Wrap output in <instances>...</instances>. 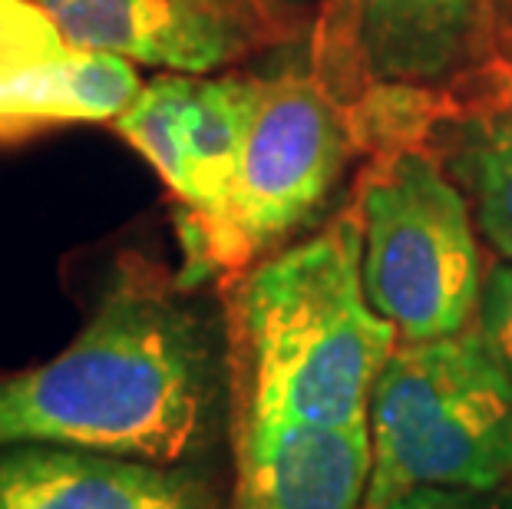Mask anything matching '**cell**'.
Listing matches in <instances>:
<instances>
[{"label":"cell","mask_w":512,"mask_h":509,"mask_svg":"<svg viewBox=\"0 0 512 509\" xmlns=\"http://www.w3.org/2000/svg\"><path fill=\"white\" fill-rule=\"evenodd\" d=\"M499 63L512 93V0H503V17H499Z\"/></svg>","instance_id":"obj_15"},{"label":"cell","mask_w":512,"mask_h":509,"mask_svg":"<svg viewBox=\"0 0 512 509\" xmlns=\"http://www.w3.org/2000/svg\"><path fill=\"white\" fill-rule=\"evenodd\" d=\"M189 291L149 258H123L67 348L0 374V447L47 443L159 467L189 457L225 371Z\"/></svg>","instance_id":"obj_1"},{"label":"cell","mask_w":512,"mask_h":509,"mask_svg":"<svg viewBox=\"0 0 512 509\" xmlns=\"http://www.w3.org/2000/svg\"><path fill=\"white\" fill-rule=\"evenodd\" d=\"M261 83L265 80L248 73L185 77L179 110L185 176L176 192V222L205 219L225 202L255 123Z\"/></svg>","instance_id":"obj_11"},{"label":"cell","mask_w":512,"mask_h":509,"mask_svg":"<svg viewBox=\"0 0 512 509\" xmlns=\"http://www.w3.org/2000/svg\"><path fill=\"white\" fill-rule=\"evenodd\" d=\"M265 4H271V7H281V10H304V7H311V4H318V0H265Z\"/></svg>","instance_id":"obj_16"},{"label":"cell","mask_w":512,"mask_h":509,"mask_svg":"<svg viewBox=\"0 0 512 509\" xmlns=\"http://www.w3.org/2000/svg\"><path fill=\"white\" fill-rule=\"evenodd\" d=\"M387 509H512L509 490H446V486H420L400 496Z\"/></svg>","instance_id":"obj_14"},{"label":"cell","mask_w":512,"mask_h":509,"mask_svg":"<svg viewBox=\"0 0 512 509\" xmlns=\"http://www.w3.org/2000/svg\"><path fill=\"white\" fill-rule=\"evenodd\" d=\"M364 509H387L420 486L499 490L512 476V381L479 328L400 344L370 397Z\"/></svg>","instance_id":"obj_3"},{"label":"cell","mask_w":512,"mask_h":509,"mask_svg":"<svg viewBox=\"0 0 512 509\" xmlns=\"http://www.w3.org/2000/svg\"><path fill=\"white\" fill-rule=\"evenodd\" d=\"M73 47L169 73L225 70L288 40L294 10L265 0H37Z\"/></svg>","instance_id":"obj_7"},{"label":"cell","mask_w":512,"mask_h":509,"mask_svg":"<svg viewBox=\"0 0 512 509\" xmlns=\"http://www.w3.org/2000/svg\"><path fill=\"white\" fill-rule=\"evenodd\" d=\"M0 509H212L202 480L47 443L0 447Z\"/></svg>","instance_id":"obj_10"},{"label":"cell","mask_w":512,"mask_h":509,"mask_svg":"<svg viewBox=\"0 0 512 509\" xmlns=\"http://www.w3.org/2000/svg\"><path fill=\"white\" fill-rule=\"evenodd\" d=\"M476 328L512 381V262L489 272L479 301Z\"/></svg>","instance_id":"obj_13"},{"label":"cell","mask_w":512,"mask_h":509,"mask_svg":"<svg viewBox=\"0 0 512 509\" xmlns=\"http://www.w3.org/2000/svg\"><path fill=\"white\" fill-rule=\"evenodd\" d=\"M364 232L347 205L321 232L225 278L232 437L370 424V397L400 334L364 291Z\"/></svg>","instance_id":"obj_2"},{"label":"cell","mask_w":512,"mask_h":509,"mask_svg":"<svg viewBox=\"0 0 512 509\" xmlns=\"http://www.w3.org/2000/svg\"><path fill=\"white\" fill-rule=\"evenodd\" d=\"M364 291L400 341H437L473 328L483 301L470 202L430 146L370 153L357 176Z\"/></svg>","instance_id":"obj_5"},{"label":"cell","mask_w":512,"mask_h":509,"mask_svg":"<svg viewBox=\"0 0 512 509\" xmlns=\"http://www.w3.org/2000/svg\"><path fill=\"white\" fill-rule=\"evenodd\" d=\"M443 123L453 126L443 166L470 192L479 232L512 262V93L479 96Z\"/></svg>","instance_id":"obj_12"},{"label":"cell","mask_w":512,"mask_h":509,"mask_svg":"<svg viewBox=\"0 0 512 509\" xmlns=\"http://www.w3.org/2000/svg\"><path fill=\"white\" fill-rule=\"evenodd\" d=\"M232 443V509H364L374 473L370 424L285 427Z\"/></svg>","instance_id":"obj_9"},{"label":"cell","mask_w":512,"mask_h":509,"mask_svg":"<svg viewBox=\"0 0 512 509\" xmlns=\"http://www.w3.org/2000/svg\"><path fill=\"white\" fill-rule=\"evenodd\" d=\"M503 0H321L311 73L351 106L374 86L463 96L496 67Z\"/></svg>","instance_id":"obj_6"},{"label":"cell","mask_w":512,"mask_h":509,"mask_svg":"<svg viewBox=\"0 0 512 509\" xmlns=\"http://www.w3.org/2000/svg\"><path fill=\"white\" fill-rule=\"evenodd\" d=\"M139 90L133 60L73 47L37 0H0V139L113 123Z\"/></svg>","instance_id":"obj_8"},{"label":"cell","mask_w":512,"mask_h":509,"mask_svg":"<svg viewBox=\"0 0 512 509\" xmlns=\"http://www.w3.org/2000/svg\"><path fill=\"white\" fill-rule=\"evenodd\" d=\"M357 149L347 106L314 73L261 83L255 123L225 202L205 219L176 222L185 288L242 275L308 225Z\"/></svg>","instance_id":"obj_4"}]
</instances>
